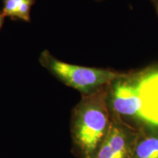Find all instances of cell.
Instances as JSON below:
<instances>
[{"label":"cell","mask_w":158,"mask_h":158,"mask_svg":"<svg viewBox=\"0 0 158 158\" xmlns=\"http://www.w3.org/2000/svg\"><path fill=\"white\" fill-rule=\"evenodd\" d=\"M133 158H158V128L138 129Z\"/></svg>","instance_id":"obj_5"},{"label":"cell","mask_w":158,"mask_h":158,"mask_svg":"<svg viewBox=\"0 0 158 158\" xmlns=\"http://www.w3.org/2000/svg\"><path fill=\"white\" fill-rule=\"evenodd\" d=\"M152 2L154 7H155V8L156 10V11H157V13L158 15V0H151Z\"/></svg>","instance_id":"obj_8"},{"label":"cell","mask_w":158,"mask_h":158,"mask_svg":"<svg viewBox=\"0 0 158 158\" xmlns=\"http://www.w3.org/2000/svg\"><path fill=\"white\" fill-rule=\"evenodd\" d=\"M5 16L4 15L2 12V10H0V29L2 27L4 22H5Z\"/></svg>","instance_id":"obj_7"},{"label":"cell","mask_w":158,"mask_h":158,"mask_svg":"<svg viewBox=\"0 0 158 158\" xmlns=\"http://www.w3.org/2000/svg\"><path fill=\"white\" fill-rule=\"evenodd\" d=\"M107 135L96 158H133L138 129L113 113Z\"/></svg>","instance_id":"obj_4"},{"label":"cell","mask_w":158,"mask_h":158,"mask_svg":"<svg viewBox=\"0 0 158 158\" xmlns=\"http://www.w3.org/2000/svg\"><path fill=\"white\" fill-rule=\"evenodd\" d=\"M39 62L61 82L78 90L81 94L92 93L126 73L110 69L70 64L56 59L48 50L41 52Z\"/></svg>","instance_id":"obj_2"},{"label":"cell","mask_w":158,"mask_h":158,"mask_svg":"<svg viewBox=\"0 0 158 158\" xmlns=\"http://www.w3.org/2000/svg\"><path fill=\"white\" fill-rule=\"evenodd\" d=\"M139 105L137 128H158V67L132 71Z\"/></svg>","instance_id":"obj_3"},{"label":"cell","mask_w":158,"mask_h":158,"mask_svg":"<svg viewBox=\"0 0 158 158\" xmlns=\"http://www.w3.org/2000/svg\"><path fill=\"white\" fill-rule=\"evenodd\" d=\"M2 12L5 18L15 19L19 7L24 0H2Z\"/></svg>","instance_id":"obj_6"},{"label":"cell","mask_w":158,"mask_h":158,"mask_svg":"<svg viewBox=\"0 0 158 158\" xmlns=\"http://www.w3.org/2000/svg\"><path fill=\"white\" fill-rule=\"evenodd\" d=\"M108 84L92 93L81 94L71 114L73 152L78 158H96L107 135L111 114L107 101Z\"/></svg>","instance_id":"obj_1"}]
</instances>
